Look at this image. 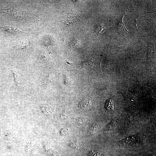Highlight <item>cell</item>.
<instances>
[{"label":"cell","instance_id":"cell-3","mask_svg":"<svg viewBox=\"0 0 156 156\" xmlns=\"http://www.w3.org/2000/svg\"><path fill=\"white\" fill-rule=\"evenodd\" d=\"M29 42L28 40H23L18 41L15 44L14 49L22 51L25 50L29 46Z\"/></svg>","mask_w":156,"mask_h":156},{"label":"cell","instance_id":"cell-2","mask_svg":"<svg viewBox=\"0 0 156 156\" xmlns=\"http://www.w3.org/2000/svg\"><path fill=\"white\" fill-rule=\"evenodd\" d=\"M0 32L13 35L22 32V31L13 25H0Z\"/></svg>","mask_w":156,"mask_h":156},{"label":"cell","instance_id":"cell-5","mask_svg":"<svg viewBox=\"0 0 156 156\" xmlns=\"http://www.w3.org/2000/svg\"><path fill=\"white\" fill-rule=\"evenodd\" d=\"M137 137V135L135 134L130 136L127 137L123 140L119 141V143L122 146H125L129 143H131L134 141Z\"/></svg>","mask_w":156,"mask_h":156},{"label":"cell","instance_id":"cell-10","mask_svg":"<svg viewBox=\"0 0 156 156\" xmlns=\"http://www.w3.org/2000/svg\"><path fill=\"white\" fill-rule=\"evenodd\" d=\"M103 154L100 151L96 150L90 151L88 153V156H102Z\"/></svg>","mask_w":156,"mask_h":156},{"label":"cell","instance_id":"cell-1","mask_svg":"<svg viewBox=\"0 0 156 156\" xmlns=\"http://www.w3.org/2000/svg\"><path fill=\"white\" fill-rule=\"evenodd\" d=\"M125 14L124 13L119 15L116 20L117 29L118 32L122 36L129 37L132 32L128 31L124 24L123 18Z\"/></svg>","mask_w":156,"mask_h":156},{"label":"cell","instance_id":"cell-6","mask_svg":"<svg viewBox=\"0 0 156 156\" xmlns=\"http://www.w3.org/2000/svg\"><path fill=\"white\" fill-rule=\"evenodd\" d=\"M77 18L76 16L74 15H71L68 16L66 19L64 21V24L68 26L73 24L74 22L76 21Z\"/></svg>","mask_w":156,"mask_h":156},{"label":"cell","instance_id":"cell-8","mask_svg":"<svg viewBox=\"0 0 156 156\" xmlns=\"http://www.w3.org/2000/svg\"><path fill=\"white\" fill-rule=\"evenodd\" d=\"M81 42L77 40L73 39L71 40L69 43V45L71 48H74L77 45H80Z\"/></svg>","mask_w":156,"mask_h":156},{"label":"cell","instance_id":"cell-9","mask_svg":"<svg viewBox=\"0 0 156 156\" xmlns=\"http://www.w3.org/2000/svg\"><path fill=\"white\" fill-rule=\"evenodd\" d=\"M105 29V27L101 23H99L96 25L95 31L97 34H98Z\"/></svg>","mask_w":156,"mask_h":156},{"label":"cell","instance_id":"cell-4","mask_svg":"<svg viewBox=\"0 0 156 156\" xmlns=\"http://www.w3.org/2000/svg\"><path fill=\"white\" fill-rule=\"evenodd\" d=\"M103 57L93 58L91 60V62L93 63L92 69H93L97 72L101 73L100 64Z\"/></svg>","mask_w":156,"mask_h":156},{"label":"cell","instance_id":"cell-11","mask_svg":"<svg viewBox=\"0 0 156 156\" xmlns=\"http://www.w3.org/2000/svg\"></svg>","mask_w":156,"mask_h":156},{"label":"cell","instance_id":"cell-7","mask_svg":"<svg viewBox=\"0 0 156 156\" xmlns=\"http://www.w3.org/2000/svg\"><path fill=\"white\" fill-rule=\"evenodd\" d=\"M105 108L107 110L111 111L114 110L113 101L112 99L108 100L106 102Z\"/></svg>","mask_w":156,"mask_h":156}]
</instances>
